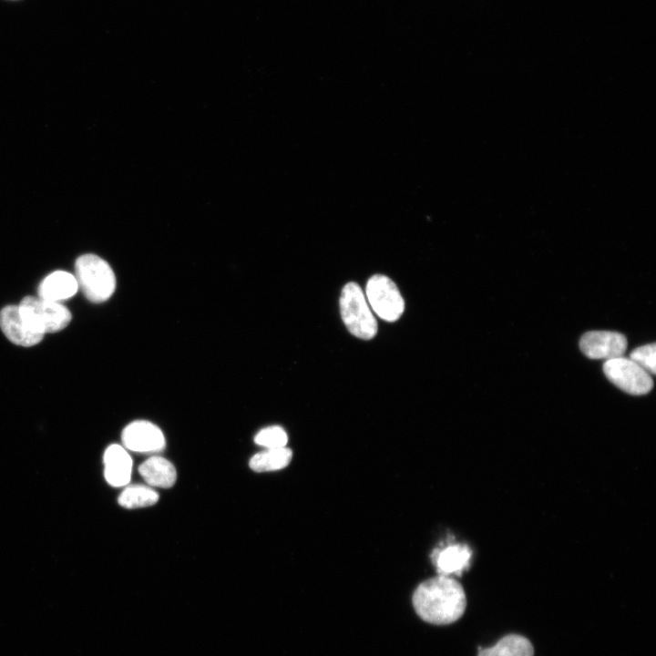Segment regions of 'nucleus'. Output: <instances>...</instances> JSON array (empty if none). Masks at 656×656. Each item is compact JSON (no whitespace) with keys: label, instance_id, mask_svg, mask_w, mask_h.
I'll return each instance as SVG.
<instances>
[{"label":"nucleus","instance_id":"obj_1","mask_svg":"<svg viewBox=\"0 0 656 656\" xmlns=\"http://www.w3.org/2000/svg\"><path fill=\"white\" fill-rule=\"evenodd\" d=\"M416 614L425 622L447 625L458 620L466 608L461 584L449 576L438 575L420 583L412 597Z\"/></svg>","mask_w":656,"mask_h":656},{"label":"nucleus","instance_id":"obj_2","mask_svg":"<svg viewBox=\"0 0 656 656\" xmlns=\"http://www.w3.org/2000/svg\"><path fill=\"white\" fill-rule=\"evenodd\" d=\"M76 280L87 300L100 303L111 297L116 277L109 264L95 254L79 256L75 262Z\"/></svg>","mask_w":656,"mask_h":656},{"label":"nucleus","instance_id":"obj_3","mask_svg":"<svg viewBox=\"0 0 656 656\" xmlns=\"http://www.w3.org/2000/svg\"><path fill=\"white\" fill-rule=\"evenodd\" d=\"M340 313L348 331L357 338L370 340L377 333V323L361 287L346 283L339 300Z\"/></svg>","mask_w":656,"mask_h":656},{"label":"nucleus","instance_id":"obj_4","mask_svg":"<svg viewBox=\"0 0 656 656\" xmlns=\"http://www.w3.org/2000/svg\"><path fill=\"white\" fill-rule=\"evenodd\" d=\"M18 307L24 320L44 334L63 330L72 319L70 311L63 304L34 296H26Z\"/></svg>","mask_w":656,"mask_h":656},{"label":"nucleus","instance_id":"obj_5","mask_svg":"<svg viewBox=\"0 0 656 656\" xmlns=\"http://www.w3.org/2000/svg\"><path fill=\"white\" fill-rule=\"evenodd\" d=\"M365 294L372 309L381 319L395 322L401 317L405 302L396 284L389 277L373 275L366 283Z\"/></svg>","mask_w":656,"mask_h":656},{"label":"nucleus","instance_id":"obj_6","mask_svg":"<svg viewBox=\"0 0 656 656\" xmlns=\"http://www.w3.org/2000/svg\"><path fill=\"white\" fill-rule=\"evenodd\" d=\"M603 372L610 382L630 395H646L653 387L651 374L630 358L621 356L606 360Z\"/></svg>","mask_w":656,"mask_h":656},{"label":"nucleus","instance_id":"obj_7","mask_svg":"<svg viewBox=\"0 0 656 656\" xmlns=\"http://www.w3.org/2000/svg\"><path fill=\"white\" fill-rule=\"evenodd\" d=\"M579 348L590 359H614L625 354L627 338L617 332L590 331L581 336Z\"/></svg>","mask_w":656,"mask_h":656},{"label":"nucleus","instance_id":"obj_8","mask_svg":"<svg viewBox=\"0 0 656 656\" xmlns=\"http://www.w3.org/2000/svg\"><path fill=\"white\" fill-rule=\"evenodd\" d=\"M122 443L129 450L140 453L158 452L164 448L162 431L154 424L138 420L128 425L122 432Z\"/></svg>","mask_w":656,"mask_h":656},{"label":"nucleus","instance_id":"obj_9","mask_svg":"<svg viewBox=\"0 0 656 656\" xmlns=\"http://www.w3.org/2000/svg\"><path fill=\"white\" fill-rule=\"evenodd\" d=\"M0 328L9 341L26 347L38 343L45 335L24 320L18 305H7L0 311Z\"/></svg>","mask_w":656,"mask_h":656},{"label":"nucleus","instance_id":"obj_10","mask_svg":"<svg viewBox=\"0 0 656 656\" xmlns=\"http://www.w3.org/2000/svg\"><path fill=\"white\" fill-rule=\"evenodd\" d=\"M472 551L464 544H452L436 548L432 553V561L438 575H461L470 564Z\"/></svg>","mask_w":656,"mask_h":656},{"label":"nucleus","instance_id":"obj_11","mask_svg":"<svg viewBox=\"0 0 656 656\" xmlns=\"http://www.w3.org/2000/svg\"><path fill=\"white\" fill-rule=\"evenodd\" d=\"M105 477L113 487L128 484L132 471V459L119 445L109 446L104 453Z\"/></svg>","mask_w":656,"mask_h":656},{"label":"nucleus","instance_id":"obj_12","mask_svg":"<svg viewBox=\"0 0 656 656\" xmlns=\"http://www.w3.org/2000/svg\"><path fill=\"white\" fill-rule=\"evenodd\" d=\"M76 277L64 271H56L47 275L39 284L38 296L41 299L59 302L67 300L77 292Z\"/></svg>","mask_w":656,"mask_h":656},{"label":"nucleus","instance_id":"obj_13","mask_svg":"<svg viewBox=\"0 0 656 656\" xmlns=\"http://www.w3.org/2000/svg\"><path fill=\"white\" fill-rule=\"evenodd\" d=\"M144 480L151 487H171L177 477L174 466L164 457L152 456L138 467Z\"/></svg>","mask_w":656,"mask_h":656},{"label":"nucleus","instance_id":"obj_14","mask_svg":"<svg viewBox=\"0 0 656 656\" xmlns=\"http://www.w3.org/2000/svg\"><path fill=\"white\" fill-rule=\"evenodd\" d=\"M477 656H534V649L524 636L508 634L492 647L479 648Z\"/></svg>","mask_w":656,"mask_h":656},{"label":"nucleus","instance_id":"obj_15","mask_svg":"<svg viewBox=\"0 0 656 656\" xmlns=\"http://www.w3.org/2000/svg\"><path fill=\"white\" fill-rule=\"evenodd\" d=\"M292 457L290 448H267L255 454L250 460V467L255 472L275 471L284 468Z\"/></svg>","mask_w":656,"mask_h":656},{"label":"nucleus","instance_id":"obj_16","mask_svg":"<svg viewBox=\"0 0 656 656\" xmlns=\"http://www.w3.org/2000/svg\"><path fill=\"white\" fill-rule=\"evenodd\" d=\"M158 500L159 494L151 487L142 485L129 486L118 497V504L126 508L149 507Z\"/></svg>","mask_w":656,"mask_h":656},{"label":"nucleus","instance_id":"obj_17","mask_svg":"<svg viewBox=\"0 0 656 656\" xmlns=\"http://www.w3.org/2000/svg\"><path fill=\"white\" fill-rule=\"evenodd\" d=\"M259 446L267 448L284 447L288 441V436L284 429L279 425H272L261 429L254 438Z\"/></svg>","mask_w":656,"mask_h":656},{"label":"nucleus","instance_id":"obj_18","mask_svg":"<svg viewBox=\"0 0 656 656\" xmlns=\"http://www.w3.org/2000/svg\"><path fill=\"white\" fill-rule=\"evenodd\" d=\"M656 344L655 343L645 344L634 349L630 354V359L639 364L650 374L656 372Z\"/></svg>","mask_w":656,"mask_h":656}]
</instances>
